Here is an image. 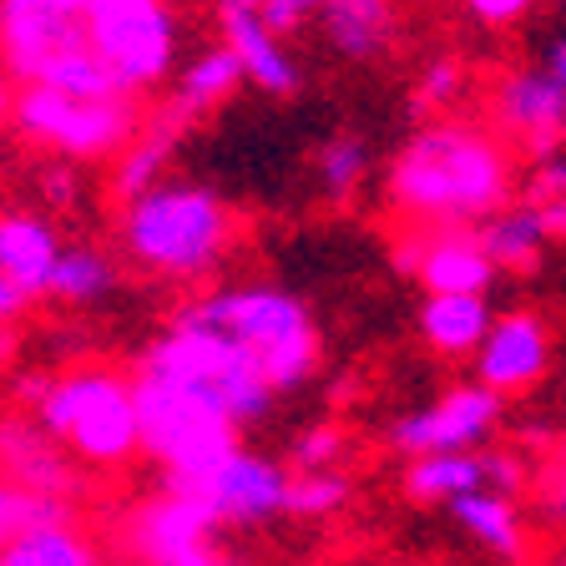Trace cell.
I'll use <instances>...</instances> for the list:
<instances>
[{"label":"cell","instance_id":"obj_1","mask_svg":"<svg viewBox=\"0 0 566 566\" xmlns=\"http://www.w3.org/2000/svg\"><path fill=\"white\" fill-rule=\"evenodd\" d=\"M511 188L506 137L475 122H430L389 163V202L410 228H481L506 212Z\"/></svg>","mask_w":566,"mask_h":566},{"label":"cell","instance_id":"obj_2","mask_svg":"<svg viewBox=\"0 0 566 566\" xmlns=\"http://www.w3.org/2000/svg\"><path fill=\"white\" fill-rule=\"evenodd\" d=\"M117 233L137 269L172 283H188L212 273L223 263L228 248H233V208L208 182L167 177L147 198L122 208Z\"/></svg>","mask_w":566,"mask_h":566},{"label":"cell","instance_id":"obj_3","mask_svg":"<svg viewBox=\"0 0 566 566\" xmlns=\"http://www.w3.org/2000/svg\"><path fill=\"white\" fill-rule=\"evenodd\" d=\"M177 318L218 329L259 359V369L269 375L273 395L308 385L318 369V329L314 314L304 308V298H294L289 289L273 283H238V289H212V294L192 298L177 308Z\"/></svg>","mask_w":566,"mask_h":566},{"label":"cell","instance_id":"obj_4","mask_svg":"<svg viewBox=\"0 0 566 566\" xmlns=\"http://www.w3.org/2000/svg\"><path fill=\"white\" fill-rule=\"evenodd\" d=\"M137 415H142V455L167 471V485H202L218 465L238 455V424L218 400H208L188 379L137 365Z\"/></svg>","mask_w":566,"mask_h":566},{"label":"cell","instance_id":"obj_5","mask_svg":"<svg viewBox=\"0 0 566 566\" xmlns=\"http://www.w3.org/2000/svg\"><path fill=\"white\" fill-rule=\"evenodd\" d=\"M41 430L92 460L102 471H117L142 455V415H137V379L106 365H76L56 375L46 405L35 410Z\"/></svg>","mask_w":566,"mask_h":566},{"label":"cell","instance_id":"obj_6","mask_svg":"<svg viewBox=\"0 0 566 566\" xmlns=\"http://www.w3.org/2000/svg\"><path fill=\"white\" fill-rule=\"evenodd\" d=\"M137 365L163 369V375H172V379H188L192 389H202L208 400H218L233 415L238 430L259 424L263 415L273 410V385L259 369V359L248 349H238L228 334L188 324V318H172V324L142 349Z\"/></svg>","mask_w":566,"mask_h":566},{"label":"cell","instance_id":"obj_7","mask_svg":"<svg viewBox=\"0 0 566 566\" xmlns=\"http://www.w3.org/2000/svg\"><path fill=\"white\" fill-rule=\"evenodd\" d=\"M86 41L122 82V92H142L172 76L177 66V11L163 0H82Z\"/></svg>","mask_w":566,"mask_h":566},{"label":"cell","instance_id":"obj_8","mask_svg":"<svg viewBox=\"0 0 566 566\" xmlns=\"http://www.w3.org/2000/svg\"><path fill=\"white\" fill-rule=\"evenodd\" d=\"M11 122L31 142L56 147L61 163L122 157L142 137V117L132 96L127 102H76V96L51 92V86H21Z\"/></svg>","mask_w":566,"mask_h":566},{"label":"cell","instance_id":"obj_9","mask_svg":"<svg viewBox=\"0 0 566 566\" xmlns=\"http://www.w3.org/2000/svg\"><path fill=\"white\" fill-rule=\"evenodd\" d=\"M501 420V395H491L485 385H450L436 405L410 410L389 424V446L405 455H471Z\"/></svg>","mask_w":566,"mask_h":566},{"label":"cell","instance_id":"obj_10","mask_svg":"<svg viewBox=\"0 0 566 566\" xmlns=\"http://www.w3.org/2000/svg\"><path fill=\"white\" fill-rule=\"evenodd\" d=\"M86 41L82 0H0V66L21 86H35L61 51Z\"/></svg>","mask_w":566,"mask_h":566},{"label":"cell","instance_id":"obj_11","mask_svg":"<svg viewBox=\"0 0 566 566\" xmlns=\"http://www.w3.org/2000/svg\"><path fill=\"white\" fill-rule=\"evenodd\" d=\"M395 269L424 283V298H485L495 263L481 253L475 228H410L395 243Z\"/></svg>","mask_w":566,"mask_h":566},{"label":"cell","instance_id":"obj_12","mask_svg":"<svg viewBox=\"0 0 566 566\" xmlns=\"http://www.w3.org/2000/svg\"><path fill=\"white\" fill-rule=\"evenodd\" d=\"M289 481L279 460L259 455V450H238L228 465L208 475L202 485H188L202 506L212 511L218 526H263L273 516H289ZM182 491V485H172Z\"/></svg>","mask_w":566,"mask_h":566},{"label":"cell","instance_id":"obj_13","mask_svg":"<svg viewBox=\"0 0 566 566\" xmlns=\"http://www.w3.org/2000/svg\"><path fill=\"white\" fill-rule=\"evenodd\" d=\"M495 127L536 163L562 157L566 142V86L552 71H506L491 92Z\"/></svg>","mask_w":566,"mask_h":566},{"label":"cell","instance_id":"obj_14","mask_svg":"<svg viewBox=\"0 0 566 566\" xmlns=\"http://www.w3.org/2000/svg\"><path fill=\"white\" fill-rule=\"evenodd\" d=\"M0 475L25 495H46V501H76L82 475L76 460L66 455L61 440L41 430L35 415H0Z\"/></svg>","mask_w":566,"mask_h":566},{"label":"cell","instance_id":"obj_15","mask_svg":"<svg viewBox=\"0 0 566 566\" xmlns=\"http://www.w3.org/2000/svg\"><path fill=\"white\" fill-rule=\"evenodd\" d=\"M546 365H552V329L531 308H511L495 314V329L475 354V385H485L491 395H516L536 385Z\"/></svg>","mask_w":566,"mask_h":566},{"label":"cell","instance_id":"obj_16","mask_svg":"<svg viewBox=\"0 0 566 566\" xmlns=\"http://www.w3.org/2000/svg\"><path fill=\"white\" fill-rule=\"evenodd\" d=\"M212 531H218V521H212V511L202 506L198 495L163 485V495L142 501L127 516V552L137 556L142 566H163L167 556H177L182 546L212 542Z\"/></svg>","mask_w":566,"mask_h":566},{"label":"cell","instance_id":"obj_17","mask_svg":"<svg viewBox=\"0 0 566 566\" xmlns=\"http://www.w3.org/2000/svg\"><path fill=\"white\" fill-rule=\"evenodd\" d=\"M212 15L223 25V46L243 66V82H253L269 96H294L304 86V71L289 56V46L259 21V0H223Z\"/></svg>","mask_w":566,"mask_h":566},{"label":"cell","instance_id":"obj_18","mask_svg":"<svg viewBox=\"0 0 566 566\" xmlns=\"http://www.w3.org/2000/svg\"><path fill=\"white\" fill-rule=\"evenodd\" d=\"M61 253L66 248H61L51 218H41V212H0V273L21 283L31 298L51 294Z\"/></svg>","mask_w":566,"mask_h":566},{"label":"cell","instance_id":"obj_19","mask_svg":"<svg viewBox=\"0 0 566 566\" xmlns=\"http://www.w3.org/2000/svg\"><path fill=\"white\" fill-rule=\"evenodd\" d=\"M182 132H188V117L167 102L163 112L153 117V127H142V137L117 157V167H112V192L122 198V208H127V202H137V198H147L157 182H167V177H163L167 172V157H172V147L182 142Z\"/></svg>","mask_w":566,"mask_h":566},{"label":"cell","instance_id":"obj_20","mask_svg":"<svg viewBox=\"0 0 566 566\" xmlns=\"http://www.w3.org/2000/svg\"><path fill=\"white\" fill-rule=\"evenodd\" d=\"M318 25L344 61H375L395 35V11L385 0H329L318 6Z\"/></svg>","mask_w":566,"mask_h":566},{"label":"cell","instance_id":"obj_21","mask_svg":"<svg viewBox=\"0 0 566 566\" xmlns=\"http://www.w3.org/2000/svg\"><path fill=\"white\" fill-rule=\"evenodd\" d=\"M491 329H495V314L485 298H424V308H420V334L440 359L481 354Z\"/></svg>","mask_w":566,"mask_h":566},{"label":"cell","instance_id":"obj_22","mask_svg":"<svg viewBox=\"0 0 566 566\" xmlns=\"http://www.w3.org/2000/svg\"><path fill=\"white\" fill-rule=\"evenodd\" d=\"M450 516L471 531L485 552L501 556V562H511V566L526 562V526H521L516 506H511V495H495V491L460 495L455 506H450Z\"/></svg>","mask_w":566,"mask_h":566},{"label":"cell","instance_id":"obj_23","mask_svg":"<svg viewBox=\"0 0 566 566\" xmlns=\"http://www.w3.org/2000/svg\"><path fill=\"white\" fill-rule=\"evenodd\" d=\"M0 566H102L92 531L76 521H56V526H31L21 531L6 552Z\"/></svg>","mask_w":566,"mask_h":566},{"label":"cell","instance_id":"obj_24","mask_svg":"<svg viewBox=\"0 0 566 566\" xmlns=\"http://www.w3.org/2000/svg\"><path fill=\"white\" fill-rule=\"evenodd\" d=\"M475 243H481V253L495 263V269L531 273L536 263H542L546 233H542L536 208H506V212H495V218H485V223L475 228Z\"/></svg>","mask_w":566,"mask_h":566},{"label":"cell","instance_id":"obj_25","mask_svg":"<svg viewBox=\"0 0 566 566\" xmlns=\"http://www.w3.org/2000/svg\"><path fill=\"white\" fill-rule=\"evenodd\" d=\"M405 491L424 506H455L460 495L491 491L485 485V455H424L405 471Z\"/></svg>","mask_w":566,"mask_h":566},{"label":"cell","instance_id":"obj_26","mask_svg":"<svg viewBox=\"0 0 566 566\" xmlns=\"http://www.w3.org/2000/svg\"><path fill=\"white\" fill-rule=\"evenodd\" d=\"M238 82H243V66H238L233 51L208 46V51H198V56L188 61V71H182V82H177V92H172V106L192 122V117H202L208 106L223 102Z\"/></svg>","mask_w":566,"mask_h":566},{"label":"cell","instance_id":"obj_27","mask_svg":"<svg viewBox=\"0 0 566 566\" xmlns=\"http://www.w3.org/2000/svg\"><path fill=\"white\" fill-rule=\"evenodd\" d=\"M117 289V263L106 259L102 248H66L56 263V279H51V298L61 304H102L106 294Z\"/></svg>","mask_w":566,"mask_h":566},{"label":"cell","instance_id":"obj_28","mask_svg":"<svg viewBox=\"0 0 566 566\" xmlns=\"http://www.w3.org/2000/svg\"><path fill=\"white\" fill-rule=\"evenodd\" d=\"M369 172V142L354 137V132H339V137H324L314 147V177L318 188H324V198L344 202L359 192V182H365Z\"/></svg>","mask_w":566,"mask_h":566},{"label":"cell","instance_id":"obj_29","mask_svg":"<svg viewBox=\"0 0 566 566\" xmlns=\"http://www.w3.org/2000/svg\"><path fill=\"white\" fill-rule=\"evenodd\" d=\"M349 501V481L339 471H324V475H294L289 481V516L298 521H318V516H334V511Z\"/></svg>","mask_w":566,"mask_h":566},{"label":"cell","instance_id":"obj_30","mask_svg":"<svg viewBox=\"0 0 566 566\" xmlns=\"http://www.w3.org/2000/svg\"><path fill=\"white\" fill-rule=\"evenodd\" d=\"M339 455H344V430L334 420L308 424L304 436H294V446H289V465H294V475H324V471H334V460Z\"/></svg>","mask_w":566,"mask_h":566},{"label":"cell","instance_id":"obj_31","mask_svg":"<svg viewBox=\"0 0 566 566\" xmlns=\"http://www.w3.org/2000/svg\"><path fill=\"white\" fill-rule=\"evenodd\" d=\"M465 86V66L455 56H436L415 82V112H446Z\"/></svg>","mask_w":566,"mask_h":566},{"label":"cell","instance_id":"obj_32","mask_svg":"<svg viewBox=\"0 0 566 566\" xmlns=\"http://www.w3.org/2000/svg\"><path fill=\"white\" fill-rule=\"evenodd\" d=\"M314 15L318 11H314V6H304V0H259V21L269 25L279 41H283V35H298L308 21H314Z\"/></svg>","mask_w":566,"mask_h":566},{"label":"cell","instance_id":"obj_33","mask_svg":"<svg viewBox=\"0 0 566 566\" xmlns=\"http://www.w3.org/2000/svg\"><path fill=\"white\" fill-rule=\"evenodd\" d=\"M35 188H41V198H46L51 208H71V202H76V192H82V182H76V163L35 167Z\"/></svg>","mask_w":566,"mask_h":566},{"label":"cell","instance_id":"obj_34","mask_svg":"<svg viewBox=\"0 0 566 566\" xmlns=\"http://www.w3.org/2000/svg\"><path fill=\"white\" fill-rule=\"evenodd\" d=\"M566 198V157L536 163V172L526 177V208H546V202Z\"/></svg>","mask_w":566,"mask_h":566},{"label":"cell","instance_id":"obj_35","mask_svg":"<svg viewBox=\"0 0 566 566\" xmlns=\"http://www.w3.org/2000/svg\"><path fill=\"white\" fill-rule=\"evenodd\" d=\"M25 526H31V495L15 491V485L0 475V552H6Z\"/></svg>","mask_w":566,"mask_h":566},{"label":"cell","instance_id":"obj_36","mask_svg":"<svg viewBox=\"0 0 566 566\" xmlns=\"http://www.w3.org/2000/svg\"><path fill=\"white\" fill-rule=\"evenodd\" d=\"M485 455V485H491L495 495H511L526 485V465H521V455H511V450H481Z\"/></svg>","mask_w":566,"mask_h":566},{"label":"cell","instance_id":"obj_37","mask_svg":"<svg viewBox=\"0 0 566 566\" xmlns=\"http://www.w3.org/2000/svg\"><path fill=\"white\" fill-rule=\"evenodd\" d=\"M542 501H546V511H562L566 516V440L546 455V465H542Z\"/></svg>","mask_w":566,"mask_h":566},{"label":"cell","instance_id":"obj_38","mask_svg":"<svg viewBox=\"0 0 566 566\" xmlns=\"http://www.w3.org/2000/svg\"><path fill=\"white\" fill-rule=\"evenodd\" d=\"M51 385H56V375H41V369H31V375H15L11 379V400L21 405V410H41L51 395Z\"/></svg>","mask_w":566,"mask_h":566},{"label":"cell","instance_id":"obj_39","mask_svg":"<svg viewBox=\"0 0 566 566\" xmlns=\"http://www.w3.org/2000/svg\"><path fill=\"white\" fill-rule=\"evenodd\" d=\"M465 11H471V21H481V25H511L526 15V0H471Z\"/></svg>","mask_w":566,"mask_h":566},{"label":"cell","instance_id":"obj_40","mask_svg":"<svg viewBox=\"0 0 566 566\" xmlns=\"http://www.w3.org/2000/svg\"><path fill=\"white\" fill-rule=\"evenodd\" d=\"M25 308H31V294L0 273V329H15V318H21Z\"/></svg>","mask_w":566,"mask_h":566},{"label":"cell","instance_id":"obj_41","mask_svg":"<svg viewBox=\"0 0 566 566\" xmlns=\"http://www.w3.org/2000/svg\"><path fill=\"white\" fill-rule=\"evenodd\" d=\"M163 566H228V562L218 556V546L212 542H192V546H182L177 556H167Z\"/></svg>","mask_w":566,"mask_h":566},{"label":"cell","instance_id":"obj_42","mask_svg":"<svg viewBox=\"0 0 566 566\" xmlns=\"http://www.w3.org/2000/svg\"><path fill=\"white\" fill-rule=\"evenodd\" d=\"M536 218H542V233H546V238H562V243H566V198H562V202H546V208H536Z\"/></svg>","mask_w":566,"mask_h":566},{"label":"cell","instance_id":"obj_43","mask_svg":"<svg viewBox=\"0 0 566 566\" xmlns=\"http://www.w3.org/2000/svg\"><path fill=\"white\" fill-rule=\"evenodd\" d=\"M15 349H21V334H15V329H0V369H11Z\"/></svg>","mask_w":566,"mask_h":566},{"label":"cell","instance_id":"obj_44","mask_svg":"<svg viewBox=\"0 0 566 566\" xmlns=\"http://www.w3.org/2000/svg\"><path fill=\"white\" fill-rule=\"evenodd\" d=\"M15 112V92H11V76H6V66H0V122H11Z\"/></svg>","mask_w":566,"mask_h":566},{"label":"cell","instance_id":"obj_45","mask_svg":"<svg viewBox=\"0 0 566 566\" xmlns=\"http://www.w3.org/2000/svg\"><path fill=\"white\" fill-rule=\"evenodd\" d=\"M546 71H552L556 82L566 86V35H562V41H556V46H552V61H546Z\"/></svg>","mask_w":566,"mask_h":566},{"label":"cell","instance_id":"obj_46","mask_svg":"<svg viewBox=\"0 0 566 566\" xmlns=\"http://www.w3.org/2000/svg\"><path fill=\"white\" fill-rule=\"evenodd\" d=\"M556 566H566V552H562V556H556Z\"/></svg>","mask_w":566,"mask_h":566}]
</instances>
